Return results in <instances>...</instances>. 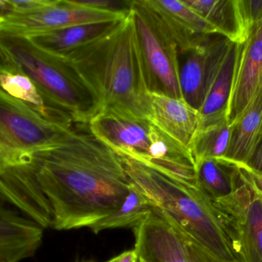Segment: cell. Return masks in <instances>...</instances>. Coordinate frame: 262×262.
Returning <instances> with one entry per match:
<instances>
[{"instance_id": "cell-1", "label": "cell", "mask_w": 262, "mask_h": 262, "mask_svg": "<svg viewBox=\"0 0 262 262\" xmlns=\"http://www.w3.org/2000/svg\"><path fill=\"white\" fill-rule=\"evenodd\" d=\"M132 183L121 157L75 123L66 139L0 168V191L42 229L89 228L121 206Z\"/></svg>"}, {"instance_id": "cell-2", "label": "cell", "mask_w": 262, "mask_h": 262, "mask_svg": "<svg viewBox=\"0 0 262 262\" xmlns=\"http://www.w3.org/2000/svg\"><path fill=\"white\" fill-rule=\"evenodd\" d=\"M101 110L150 121V90L130 9L112 30L66 57Z\"/></svg>"}, {"instance_id": "cell-3", "label": "cell", "mask_w": 262, "mask_h": 262, "mask_svg": "<svg viewBox=\"0 0 262 262\" xmlns=\"http://www.w3.org/2000/svg\"><path fill=\"white\" fill-rule=\"evenodd\" d=\"M119 156L131 183L154 210L208 252L222 259L237 262L218 210L199 186L180 181L124 155Z\"/></svg>"}, {"instance_id": "cell-4", "label": "cell", "mask_w": 262, "mask_h": 262, "mask_svg": "<svg viewBox=\"0 0 262 262\" xmlns=\"http://www.w3.org/2000/svg\"><path fill=\"white\" fill-rule=\"evenodd\" d=\"M89 127L94 135L118 155L198 186L195 163L189 149L149 120L101 110L89 122Z\"/></svg>"}, {"instance_id": "cell-5", "label": "cell", "mask_w": 262, "mask_h": 262, "mask_svg": "<svg viewBox=\"0 0 262 262\" xmlns=\"http://www.w3.org/2000/svg\"><path fill=\"white\" fill-rule=\"evenodd\" d=\"M0 41L17 69L56 103L74 123L89 124L101 111L92 92L66 58L43 50L26 37L0 34Z\"/></svg>"}, {"instance_id": "cell-6", "label": "cell", "mask_w": 262, "mask_h": 262, "mask_svg": "<svg viewBox=\"0 0 262 262\" xmlns=\"http://www.w3.org/2000/svg\"><path fill=\"white\" fill-rule=\"evenodd\" d=\"M74 125L45 121L0 89V168L60 144Z\"/></svg>"}, {"instance_id": "cell-7", "label": "cell", "mask_w": 262, "mask_h": 262, "mask_svg": "<svg viewBox=\"0 0 262 262\" xmlns=\"http://www.w3.org/2000/svg\"><path fill=\"white\" fill-rule=\"evenodd\" d=\"M238 167L233 192L212 201L229 231L237 262H262V190Z\"/></svg>"}, {"instance_id": "cell-8", "label": "cell", "mask_w": 262, "mask_h": 262, "mask_svg": "<svg viewBox=\"0 0 262 262\" xmlns=\"http://www.w3.org/2000/svg\"><path fill=\"white\" fill-rule=\"evenodd\" d=\"M150 92L183 98L179 77L178 48L143 0H129Z\"/></svg>"}, {"instance_id": "cell-9", "label": "cell", "mask_w": 262, "mask_h": 262, "mask_svg": "<svg viewBox=\"0 0 262 262\" xmlns=\"http://www.w3.org/2000/svg\"><path fill=\"white\" fill-rule=\"evenodd\" d=\"M128 12L92 9L77 0H53L36 12L12 15L0 22V34L30 38L77 25L123 19Z\"/></svg>"}, {"instance_id": "cell-10", "label": "cell", "mask_w": 262, "mask_h": 262, "mask_svg": "<svg viewBox=\"0 0 262 262\" xmlns=\"http://www.w3.org/2000/svg\"><path fill=\"white\" fill-rule=\"evenodd\" d=\"M232 44L223 35L212 34L193 47L178 51L182 95L198 112Z\"/></svg>"}, {"instance_id": "cell-11", "label": "cell", "mask_w": 262, "mask_h": 262, "mask_svg": "<svg viewBox=\"0 0 262 262\" xmlns=\"http://www.w3.org/2000/svg\"><path fill=\"white\" fill-rule=\"evenodd\" d=\"M262 89V21L255 25L243 43L237 44V56L228 123L232 125Z\"/></svg>"}, {"instance_id": "cell-12", "label": "cell", "mask_w": 262, "mask_h": 262, "mask_svg": "<svg viewBox=\"0 0 262 262\" xmlns=\"http://www.w3.org/2000/svg\"><path fill=\"white\" fill-rule=\"evenodd\" d=\"M44 230L0 191V261L32 258L42 243Z\"/></svg>"}, {"instance_id": "cell-13", "label": "cell", "mask_w": 262, "mask_h": 262, "mask_svg": "<svg viewBox=\"0 0 262 262\" xmlns=\"http://www.w3.org/2000/svg\"><path fill=\"white\" fill-rule=\"evenodd\" d=\"M133 229L140 261L192 262L182 234L154 209Z\"/></svg>"}, {"instance_id": "cell-14", "label": "cell", "mask_w": 262, "mask_h": 262, "mask_svg": "<svg viewBox=\"0 0 262 262\" xmlns=\"http://www.w3.org/2000/svg\"><path fill=\"white\" fill-rule=\"evenodd\" d=\"M143 3L177 45L178 51L193 47L209 35L219 34L183 0H143Z\"/></svg>"}, {"instance_id": "cell-15", "label": "cell", "mask_w": 262, "mask_h": 262, "mask_svg": "<svg viewBox=\"0 0 262 262\" xmlns=\"http://www.w3.org/2000/svg\"><path fill=\"white\" fill-rule=\"evenodd\" d=\"M0 89L45 121L66 127L75 124L56 103L16 67L0 72Z\"/></svg>"}, {"instance_id": "cell-16", "label": "cell", "mask_w": 262, "mask_h": 262, "mask_svg": "<svg viewBox=\"0 0 262 262\" xmlns=\"http://www.w3.org/2000/svg\"><path fill=\"white\" fill-rule=\"evenodd\" d=\"M150 122L166 135L189 149L198 129L200 115L183 98L150 93Z\"/></svg>"}, {"instance_id": "cell-17", "label": "cell", "mask_w": 262, "mask_h": 262, "mask_svg": "<svg viewBox=\"0 0 262 262\" xmlns=\"http://www.w3.org/2000/svg\"><path fill=\"white\" fill-rule=\"evenodd\" d=\"M236 56L237 43H232L199 111L198 129L228 120V109L232 93Z\"/></svg>"}, {"instance_id": "cell-18", "label": "cell", "mask_w": 262, "mask_h": 262, "mask_svg": "<svg viewBox=\"0 0 262 262\" xmlns=\"http://www.w3.org/2000/svg\"><path fill=\"white\" fill-rule=\"evenodd\" d=\"M121 20L77 25L28 38L43 50L66 58L71 52L112 30Z\"/></svg>"}, {"instance_id": "cell-19", "label": "cell", "mask_w": 262, "mask_h": 262, "mask_svg": "<svg viewBox=\"0 0 262 262\" xmlns=\"http://www.w3.org/2000/svg\"><path fill=\"white\" fill-rule=\"evenodd\" d=\"M230 126L229 150L224 159L246 165L262 134V89Z\"/></svg>"}, {"instance_id": "cell-20", "label": "cell", "mask_w": 262, "mask_h": 262, "mask_svg": "<svg viewBox=\"0 0 262 262\" xmlns=\"http://www.w3.org/2000/svg\"><path fill=\"white\" fill-rule=\"evenodd\" d=\"M220 35L237 44L246 40L236 0H183Z\"/></svg>"}, {"instance_id": "cell-21", "label": "cell", "mask_w": 262, "mask_h": 262, "mask_svg": "<svg viewBox=\"0 0 262 262\" xmlns=\"http://www.w3.org/2000/svg\"><path fill=\"white\" fill-rule=\"evenodd\" d=\"M199 187L212 201L230 195L236 186L238 166L224 158H208L195 163Z\"/></svg>"}, {"instance_id": "cell-22", "label": "cell", "mask_w": 262, "mask_h": 262, "mask_svg": "<svg viewBox=\"0 0 262 262\" xmlns=\"http://www.w3.org/2000/svg\"><path fill=\"white\" fill-rule=\"evenodd\" d=\"M154 211L152 205L143 193L132 184L120 207L90 228L95 234L108 229L135 228Z\"/></svg>"}, {"instance_id": "cell-23", "label": "cell", "mask_w": 262, "mask_h": 262, "mask_svg": "<svg viewBox=\"0 0 262 262\" xmlns=\"http://www.w3.org/2000/svg\"><path fill=\"white\" fill-rule=\"evenodd\" d=\"M231 126L228 120L198 129L189 146L194 163L225 158L229 150Z\"/></svg>"}, {"instance_id": "cell-24", "label": "cell", "mask_w": 262, "mask_h": 262, "mask_svg": "<svg viewBox=\"0 0 262 262\" xmlns=\"http://www.w3.org/2000/svg\"><path fill=\"white\" fill-rule=\"evenodd\" d=\"M246 39L251 29L262 21V1L236 0Z\"/></svg>"}, {"instance_id": "cell-25", "label": "cell", "mask_w": 262, "mask_h": 262, "mask_svg": "<svg viewBox=\"0 0 262 262\" xmlns=\"http://www.w3.org/2000/svg\"><path fill=\"white\" fill-rule=\"evenodd\" d=\"M182 235L186 240L188 250H189V254H190L192 262H235L222 259V258L214 255L213 254L208 252L204 248L202 247L193 240L187 238L183 234H182Z\"/></svg>"}, {"instance_id": "cell-26", "label": "cell", "mask_w": 262, "mask_h": 262, "mask_svg": "<svg viewBox=\"0 0 262 262\" xmlns=\"http://www.w3.org/2000/svg\"><path fill=\"white\" fill-rule=\"evenodd\" d=\"M13 15L32 13L49 6L53 0H10Z\"/></svg>"}, {"instance_id": "cell-27", "label": "cell", "mask_w": 262, "mask_h": 262, "mask_svg": "<svg viewBox=\"0 0 262 262\" xmlns=\"http://www.w3.org/2000/svg\"><path fill=\"white\" fill-rule=\"evenodd\" d=\"M246 166L262 174V134Z\"/></svg>"}, {"instance_id": "cell-28", "label": "cell", "mask_w": 262, "mask_h": 262, "mask_svg": "<svg viewBox=\"0 0 262 262\" xmlns=\"http://www.w3.org/2000/svg\"><path fill=\"white\" fill-rule=\"evenodd\" d=\"M106 262H140V259L137 251L134 249L132 250L125 251Z\"/></svg>"}, {"instance_id": "cell-29", "label": "cell", "mask_w": 262, "mask_h": 262, "mask_svg": "<svg viewBox=\"0 0 262 262\" xmlns=\"http://www.w3.org/2000/svg\"><path fill=\"white\" fill-rule=\"evenodd\" d=\"M14 68H15V66L11 61L10 58L0 41V72L7 70V69H14Z\"/></svg>"}, {"instance_id": "cell-30", "label": "cell", "mask_w": 262, "mask_h": 262, "mask_svg": "<svg viewBox=\"0 0 262 262\" xmlns=\"http://www.w3.org/2000/svg\"><path fill=\"white\" fill-rule=\"evenodd\" d=\"M13 14V8L10 0H0V22Z\"/></svg>"}, {"instance_id": "cell-31", "label": "cell", "mask_w": 262, "mask_h": 262, "mask_svg": "<svg viewBox=\"0 0 262 262\" xmlns=\"http://www.w3.org/2000/svg\"><path fill=\"white\" fill-rule=\"evenodd\" d=\"M87 262H89V261H87Z\"/></svg>"}, {"instance_id": "cell-32", "label": "cell", "mask_w": 262, "mask_h": 262, "mask_svg": "<svg viewBox=\"0 0 262 262\" xmlns=\"http://www.w3.org/2000/svg\"><path fill=\"white\" fill-rule=\"evenodd\" d=\"M140 262H142V261H140Z\"/></svg>"}]
</instances>
